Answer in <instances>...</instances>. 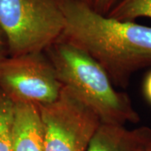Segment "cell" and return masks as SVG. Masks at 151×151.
Returning a JSON list of instances; mask_svg holds the SVG:
<instances>
[{
	"label": "cell",
	"instance_id": "8fae6325",
	"mask_svg": "<svg viewBox=\"0 0 151 151\" xmlns=\"http://www.w3.org/2000/svg\"><path fill=\"white\" fill-rule=\"evenodd\" d=\"M144 93L148 102L151 104V70L147 74L144 81Z\"/></svg>",
	"mask_w": 151,
	"mask_h": 151
},
{
	"label": "cell",
	"instance_id": "277c9868",
	"mask_svg": "<svg viewBox=\"0 0 151 151\" xmlns=\"http://www.w3.org/2000/svg\"><path fill=\"white\" fill-rule=\"evenodd\" d=\"M63 85L45 52L0 59V91L14 103H54Z\"/></svg>",
	"mask_w": 151,
	"mask_h": 151
},
{
	"label": "cell",
	"instance_id": "ba28073f",
	"mask_svg": "<svg viewBox=\"0 0 151 151\" xmlns=\"http://www.w3.org/2000/svg\"><path fill=\"white\" fill-rule=\"evenodd\" d=\"M106 16L121 21H134L141 17L151 19V0H120Z\"/></svg>",
	"mask_w": 151,
	"mask_h": 151
},
{
	"label": "cell",
	"instance_id": "7a4b0ae2",
	"mask_svg": "<svg viewBox=\"0 0 151 151\" xmlns=\"http://www.w3.org/2000/svg\"><path fill=\"white\" fill-rule=\"evenodd\" d=\"M60 81L92 110L102 124H137L140 117L101 65L63 35L45 50Z\"/></svg>",
	"mask_w": 151,
	"mask_h": 151
},
{
	"label": "cell",
	"instance_id": "8992f818",
	"mask_svg": "<svg viewBox=\"0 0 151 151\" xmlns=\"http://www.w3.org/2000/svg\"><path fill=\"white\" fill-rule=\"evenodd\" d=\"M151 142V128L128 129L125 125L101 124L86 151H147Z\"/></svg>",
	"mask_w": 151,
	"mask_h": 151
},
{
	"label": "cell",
	"instance_id": "4fadbf2b",
	"mask_svg": "<svg viewBox=\"0 0 151 151\" xmlns=\"http://www.w3.org/2000/svg\"><path fill=\"white\" fill-rule=\"evenodd\" d=\"M83 2H85L86 4H87L88 5H90L91 7L92 6V4H93V0H81Z\"/></svg>",
	"mask_w": 151,
	"mask_h": 151
},
{
	"label": "cell",
	"instance_id": "7c38bea8",
	"mask_svg": "<svg viewBox=\"0 0 151 151\" xmlns=\"http://www.w3.org/2000/svg\"><path fill=\"white\" fill-rule=\"evenodd\" d=\"M6 49H7V45H6L5 40H4V38L3 36L2 33L0 31V59L4 57V52H5Z\"/></svg>",
	"mask_w": 151,
	"mask_h": 151
},
{
	"label": "cell",
	"instance_id": "30bf717a",
	"mask_svg": "<svg viewBox=\"0 0 151 151\" xmlns=\"http://www.w3.org/2000/svg\"><path fill=\"white\" fill-rule=\"evenodd\" d=\"M120 0H93L92 8L97 13L108 15V13L113 9Z\"/></svg>",
	"mask_w": 151,
	"mask_h": 151
},
{
	"label": "cell",
	"instance_id": "5bb4252c",
	"mask_svg": "<svg viewBox=\"0 0 151 151\" xmlns=\"http://www.w3.org/2000/svg\"><path fill=\"white\" fill-rule=\"evenodd\" d=\"M147 151H151V142H150V145H149V147H148V150H147Z\"/></svg>",
	"mask_w": 151,
	"mask_h": 151
},
{
	"label": "cell",
	"instance_id": "3957f363",
	"mask_svg": "<svg viewBox=\"0 0 151 151\" xmlns=\"http://www.w3.org/2000/svg\"><path fill=\"white\" fill-rule=\"evenodd\" d=\"M64 29L55 0H0V31L11 56L45 52Z\"/></svg>",
	"mask_w": 151,
	"mask_h": 151
},
{
	"label": "cell",
	"instance_id": "5b68a950",
	"mask_svg": "<svg viewBox=\"0 0 151 151\" xmlns=\"http://www.w3.org/2000/svg\"><path fill=\"white\" fill-rule=\"evenodd\" d=\"M38 108L45 129V151H86L101 124L65 86L54 103Z\"/></svg>",
	"mask_w": 151,
	"mask_h": 151
},
{
	"label": "cell",
	"instance_id": "52a82bcc",
	"mask_svg": "<svg viewBox=\"0 0 151 151\" xmlns=\"http://www.w3.org/2000/svg\"><path fill=\"white\" fill-rule=\"evenodd\" d=\"M10 137L12 151H45V129L38 107L14 103Z\"/></svg>",
	"mask_w": 151,
	"mask_h": 151
},
{
	"label": "cell",
	"instance_id": "6da1fadb",
	"mask_svg": "<svg viewBox=\"0 0 151 151\" xmlns=\"http://www.w3.org/2000/svg\"><path fill=\"white\" fill-rule=\"evenodd\" d=\"M65 19L63 36L97 61L115 86L151 66V27L97 13L81 0H55Z\"/></svg>",
	"mask_w": 151,
	"mask_h": 151
},
{
	"label": "cell",
	"instance_id": "9c48e42d",
	"mask_svg": "<svg viewBox=\"0 0 151 151\" xmlns=\"http://www.w3.org/2000/svg\"><path fill=\"white\" fill-rule=\"evenodd\" d=\"M14 103L0 91V151H12L11 122Z\"/></svg>",
	"mask_w": 151,
	"mask_h": 151
}]
</instances>
